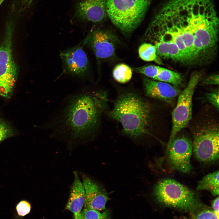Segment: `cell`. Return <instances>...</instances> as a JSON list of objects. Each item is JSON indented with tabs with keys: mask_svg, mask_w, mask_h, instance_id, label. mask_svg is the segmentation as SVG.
I'll return each instance as SVG.
<instances>
[{
	"mask_svg": "<svg viewBox=\"0 0 219 219\" xmlns=\"http://www.w3.org/2000/svg\"><path fill=\"white\" fill-rule=\"evenodd\" d=\"M154 80L171 84L177 88L182 83V77L179 73L162 68Z\"/></svg>",
	"mask_w": 219,
	"mask_h": 219,
	"instance_id": "obj_18",
	"label": "cell"
},
{
	"mask_svg": "<svg viewBox=\"0 0 219 219\" xmlns=\"http://www.w3.org/2000/svg\"><path fill=\"white\" fill-rule=\"evenodd\" d=\"M193 152L201 162H214L219 158V125L208 117L201 118L192 128Z\"/></svg>",
	"mask_w": 219,
	"mask_h": 219,
	"instance_id": "obj_5",
	"label": "cell"
},
{
	"mask_svg": "<svg viewBox=\"0 0 219 219\" xmlns=\"http://www.w3.org/2000/svg\"><path fill=\"white\" fill-rule=\"evenodd\" d=\"M158 56L163 58L170 59L181 63L179 50L176 44L170 41H161L153 45Z\"/></svg>",
	"mask_w": 219,
	"mask_h": 219,
	"instance_id": "obj_16",
	"label": "cell"
},
{
	"mask_svg": "<svg viewBox=\"0 0 219 219\" xmlns=\"http://www.w3.org/2000/svg\"><path fill=\"white\" fill-rule=\"evenodd\" d=\"M152 0H107L108 16L123 33L129 34L141 24Z\"/></svg>",
	"mask_w": 219,
	"mask_h": 219,
	"instance_id": "obj_4",
	"label": "cell"
},
{
	"mask_svg": "<svg viewBox=\"0 0 219 219\" xmlns=\"http://www.w3.org/2000/svg\"><path fill=\"white\" fill-rule=\"evenodd\" d=\"M167 151L170 163L176 170L184 173L190 172L193 144L189 138L183 135L176 136L167 148Z\"/></svg>",
	"mask_w": 219,
	"mask_h": 219,
	"instance_id": "obj_12",
	"label": "cell"
},
{
	"mask_svg": "<svg viewBox=\"0 0 219 219\" xmlns=\"http://www.w3.org/2000/svg\"><path fill=\"white\" fill-rule=\"evenodd\" d=\"M106 97L105 93L99 91H85L68 95L43 127L53 135L72 142L91 139L99 127Z\"/></svg>",
	"mask_w": 219,
	"mask_h": 219,
	"instance_id": "obj_1",
	"label": "cell"
},
{
	"mask_svg": "<svg viewBox=\"0 0 219 219\" xmlns=\"http://www.w3.org/2000/svg\"><path fill=\"white\" fill-rule=\"evenodd\" d=\"M13 132L11 128L6 123L0 121V142L12 135Z\"/></svg>",
	"mask_w": 219,
	"mask_h": 219,
	"instance_id": "obj_25",
	"label": "cell"
},
{
	"mask_svg": "<svg viewBox=\"0 0 219 219\" xmlns=\"http://www.w3.org/2000/svg\"><path fill=\"white\" fill-rule=\"evenodd\" d=\"M212 206L214 211L219 215V197H216L213 201Z\"/></svg>",
	"mask_w": 219,
	"mask_h": 219,
	"instance_id": "obj_28",
	"label": "cell"
},
{
	"mask_svg": "<svg viewBox=\"0 0 219 219\" xmlns=\"http://www.w3.org/2000/svg\"><path fill=\"white\" fill-rule=\"evenodd\" d=\"M74 174V181L65 208L73 214L74 219H81V212L85 201V189L77 172L75 171Z\"/></svg>",
	"mask_w": 219,
	"mask_h": 219,
	"instance_id": "obj_15",
	"label": "cell"
},
{
	"mask_svg": "<svg viewBox=\"0 0 219 219\" xmlns=\"http://www.w3.org/2000/svg\"><path fill=\"white\" fill-rule=\"evenodd\" d=\"M201 84L203 85H219V75L214 74L204 78L202 81Z\"/></svg>",
	"mask_w": 219,
	"mask_h": 219,
	"instance_id": "obj_27",
	"label": "cell"
},
{
	"mask_svg": "<svg viewBox=\"0 0 219 219\" xmlns=\"http://www.w3.org/2000/svg\"><path fill=\"white\" fill-rule=\"evenodd\" d=\"M207 101L218 111L219 110V90L215 89L207 93L206 95Z\"/></svg>",
	"mask_w": 219,
	"mask_h": 219,
	"instance_id": "obj_23",
	"label": "cell"
},
{
	"mask_svg": "<svg viewBox=\"0 0 219 219\" xmlns=\"http://www.w3.org/2000/svg\"><path fill=\"white\" fill-rule=\"evenodd\" d=\"M154 193L160 202L166 206L187 210H194L200 205L194 193L184 185L170 178L158 181Z\"/></svg>",
	"mask_w": 219,
	"mask_h": 219,
	"instance_id": "obj_6",
	"label": "cell"
},
{
	"mask_svg": "<svg viewBox=\"0 0 219 219\" xmlns=\"http://www.w3.org/2000/svg\"><path fill=\"white\" fill-rule=\"evenodd\" d=\"M194 37V47L198 64L209 61L214 56L218 41V20L213 7L199 10L188 20Z\"/></svg>",
	"mask_w": 219,
	"mask_h": 219,
	"instance_id": "obj_3",
	"label": "cell"
},
{
	"mask_svg": "<svg viewBox=\"0 0 219 219\" xmlns=\"http://www.w3.org/2000/svg\"><path fill=\"white\" fill-rule=\"evenodd\" d=\"M146 95L168 104L173 103L182 91L169 83L146 78L144 80Z\"/></svg>",
	"mask_w": 219,
	"mask_h": 219,
	"instance_id": "obj_14",
	"label": "cell"
},
{
	"mask_svg": "<svg viewBox=\"0 0 219 219\" xmlns=\"http://www.w3.org/2000/svg\"><path fill=\"white\" fill-rule=\"evenodd\" d=\"M219 170L209 173L205 176L197 184V189L206 190L210 192L214 196L219 195Z\"/></svg>",
	"mask_w": 219,
	"mask_h": 219,
	"instance_id": "obj_17",
	"label": "cell"
},
{
	"mask_svg": "<svg viewBox=\"0 0 219 219\" xmlns=\"http://www.w3.org/2000/svg\"><path fill=\"white\" fill-rule=\"evenodd\" d=\"M85 191L84 208L102 211L109 199L108 193L100 185L89 177L82 176Z\"/></svg>",
	"mask_w": 219,
	"mask_h": 219,
	"instance_id": "obj_13",
	"label": "cell"
},
{
	"mask_svg": "<svg viewBox=\"0 0 219 219\" xmlns=\"http://www.w3.org/2000/svg\"><path fill=\"white\" fill-rule=\"evenodd\" d=\"M81 43L61 51L64 72L73 77L85 81L90 76V65Z\"/></svg>",
	"mask_w": 219,
	"mask_h": 219,
	"instance_id": "obj_10",
	"label": "cell"
},
{
	"mask_svg": "<svg viewBox=\"0 0 219 219\" xmlns=\"http://www.w3.org/2000/svg\"><path fill=\"white\" fill-rule=\"evenodd\" d=\"M200 77L199 73L193 74L186 87L178 97L176 104L172 113V128L167 148L180 131L187 126L191 120L193 97Z\"/></svg>",
	"mask_w": 219,
	"mask_h": 219,
	"instance_id": "obj_7",
	"label": "cell"
},
{
	"mask_svg": "<svg viewBox=\"0 0 219 219\" xmlns=\"http://www.w3.org/2000/svg\"><path fill=\"white\" fill-rule=\"evenodd\" d=\"M110 114L121 123L123 133L132 139H141L148 132L152 120L151 106L136 94L127 93L121 96Z\"/></svg>",
	"mask_w": 219,
	"mask_h": 219,
	"instance_id": "obj_2",
	"label": "cell"
},
{
	"mask_svg": "<svg viewBox=\"0 0 219 219\" xmlns=\"http://www.w3.org/2000/svg\"><path fill=\"white\" fill-rule=\"evenodd\" d=\"M132 75L131 68L127 65L121 63L117 64L114 67L113 75L114 79L118 82L125 83L131 79Z\"/></svg>",
	"mask_w": 219,
	"mask_h": 219,
	"instance_id": "obj_19",
	"label": "cell"
},
{
	"mask_svg": "<svg viewBox=\"0 0 219 219\" xmlns=\"http://www.w3.org/2000/svg\"><path fill=\"white\" fill-rule=\"evenodd\" d=\"M118 41L112 31L97 29L91 31L80 43L91 50L97 59L101 60L114 55Z\"/></svg>",
	"mask_w": 219,
	"mask_h": 219,
	"instance_id": "obj_11",
	"label": "cell"
},
{
	"mask_svg": "<svg viewBox=\"0 0 219 219\" xmlns=\"http://www.w3.org/2000/svg\"><path fill=\"white\" fill-rule=\"evenodd\" d=\"M140 57L146 61H156L158 58L156 49L153 44L144 43L139 47L138 50Z\"/></svg>",
	"mask_w": 219,
	"mask_h": 219,
	"instance_id": "obj_20",
	"label": "cell"
},
{
	"mask_svg": "<svg viewBox=\"0 0 219 219\" xmlns=\"http://www.w3.org/2000/svg\"><path fill=\"white\" fill-rule=\"evenodd\" d=\"M193 219H219V215L212 210L203 209L197 213Z\"/></svg>",
	"mask_w": 219,
	"mask_h": 219,
	"instance_id": "obj_24",
	"label": "cell"
},
{
	"mask_svg": "<svg viewBox=\"0 0 219 219\" xmlns=\"http://www.w3.org/2000/svg\"><path fill=\"white\" fill-rule=\"evenodd\" d=\"M109 214V211L106 210L102 213L99 210L84 208L81 212V219H105Z\"/></svg>",
	"mask_w": 219,
	"mask_h": 219,
	"instance_id": "obj_21",
	"label": "cell"
},
{
	"mask_svg": "<svg viewBox=\"0 0 219 219\" xmlns=\"http://www.w3.org/2000/svg\"></svg>",
	"mask_w": 219,
	"mask_h": 219,
	"instance_id": "obj_30",
	"label": "cell"
},
{
	"mask_svg": "<svg viewBox=\"0 0 219 219\" xmlns=\"http://www.w3.org/2000/svg\"><path fill=\"white\" fill-rule=\"evenodd\" d=\"M107 0H73L70 11L73 23L99 24L108 17Z\"/></svg>",
	"mask_w": 219,
	"mask_h": 219,
	"instance_id": "obj_9",
	"label": "cell"
},
{
	"mask_svg": "<svg viewBox=\"0 0 219 219\" xmlns=\"http://www.w3.org/2000/svg\"><path fill=\"white\" fill-rule=\"evenodd\" d=\"M2 4V3L0 1V7L1 5Z\"/></svg>",
	"mask_w": 219,
	"mask_h": 219,
	"instance_id": "obj_29",
	"label": "cell"
},
{
	"mask_svg": "<svg viewBox=\"0 0 219 219\" xmlns=\"http://www.w3.org/2000/svg\"><path fill=\"white\" fill-rule=\"evenodd\" d=\"M31 209V205L28 202L23 200L20 202L16 206V210L19 215L24 216L28 214Z\"/></svg>",
	"mask_w": 219,
	"mask_h": 219,
	"instance_id": "obj_26",
	"label": "cell"
},
{
	"mask_svg": "<svg viewBox=\"0 0 219 219\" xmlns=\"http://www.w3.org/2000/svg\"><path fill=\"white\" fill-rule=\"evenodd\" d=\"M162 67L155 65H148L135 68L137 72L143 74L147 77L154 79L157 76Z\"/></svg>",
	"mask_w": 219,
	"mask_h": 219,
	"instance_id": "obj_22",
	"label": "cell"
},
{
	"mask_svg": "<svg viewBox=\"0 0 219 219\" xmlns=\"http://www.w3.org/2000/svg\"><path fill=\"white\" fill-rule=\"evenodd\" d=\"M12 31L9 29L0 44V96L9 97L16 81L17 67L12 56Z\"/></svg>",
	"mask_w": 219,
	"mask_h": 219,
	"instance_id": "obj_8",
	"label": "cell"
}]
</instances>
